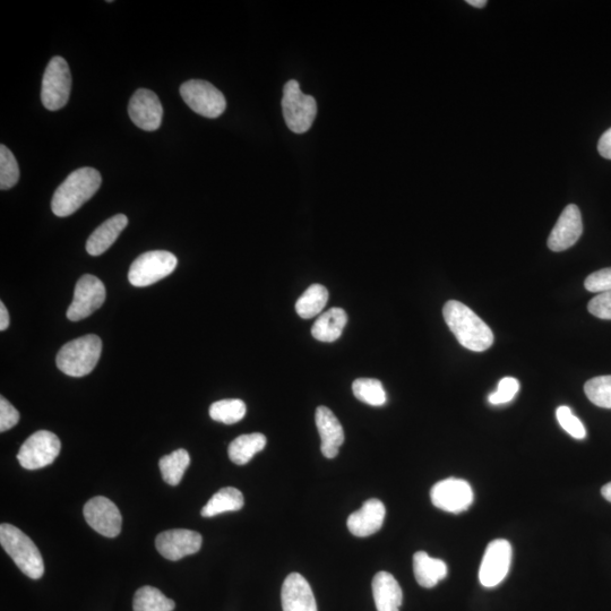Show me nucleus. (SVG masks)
I'll return each instance as SVG.
<instances>
[{
    "label": "nucleus",
    "mask_w": 611,
    "mask_h": 611,
    "mask_svg": "<svg viewBox=\"0 0 611 611\" xmlns=\"http://www.w3.org/2000/svg\"><path fill=\"white\" fill-rule=\"evenodd\" d=\"M283 611H317L311 585L303 575L291 573L282 585Z\"/></svg>",
    "instance_id": "17"
},
{
    "label": "nucleus",
    "mask_w": 611,
    "mask_h": 611,
    "mask_svg": "<svg viewBox=\"0 0 611 611\" xmlns=\"http://www.w3.org/2000/svg\"><path fill=\"white\" fill-rule=\"evenodd\" d=\"M102 352L98 335L89 334L65 344L57 355L60 372L71 377L89 375L96 368Z\"/></svg>",
    "instance_id": "4"
},
{
    "label": "nucleus",
    "mask_w": 611,
    "mask_h": 611,
    "mask_svg": "<svg viewBox=\"0 0 611 611\" xmlns=\"http://www.w3.org/2000/svg\"><path fill=\"white\" fill-rule=\"evenodd\" d=\"M128 114L137 127L154 132L161 126L163 108L156 93L140 89L129 101Z\"/></svg>",
    "instance_id": "15"
},
{
    "label": "nucleus",
    "mask_w": 611,
    "mask_h": 611,
    "mask_svg": "<svg viewBox=\"0 0 611 611\" xmlns=\"http://www.w3.org/2000/svg\"><path fill=\"white\" fill-rule=\"evenodd\" d=\"M189 463H191V456L183 449L163 456L159 461L163 480L170 486L179 485L189 467Z\"/></svg>",
    "instance_id": "26"
},
{
    "label": "nucleus",
    "mask_w": 611,
    "mask_h": 611,
    "mask_svg": "<svg viewBox=\"0 0 611 611\" xmlns=\"http://www.w3.org/2000/svg\"><path fill=\"white\" fill-rule=\"evenodd\" d=\"M584 287L590 292H597V294L611 291V268L590 274L585 279Z\"/></svg>",
    "instance_id": "35"
},
{
    "label": "nucleus",
    "mask_w": 611,
    "mask_h": 611,
    "mask_svg": "<svg viewBox=\"0 0 611 611\" xmlns=\"http://www.w3.org/2000/svg\"><path fill=\"white\" fill-rule=\"evenodd\" d=\"M582 232L583 223L578 206L574 204L567 205L561 217H559L556 226L550 232L548 247L556 253L564 252L578 243Z\"/></svg>",
    "instance_id": "16"
},
{
    "label": "nucleus",
    "mask_w": 611,
    "mask_h": 611,
    "mask_svg": "<svg viewBox=\"0 0 611 611\" xmlns=\"http://www.w3.org/2000/svg\"><path fill=\"white\" fill-rule=\"evenodd\" d=\"M106 287L94 275L86 274L77 281L74 299L67 311V318L79 322L89 317L105 303Z\"/></svg>",
    "instance_id": "10"
},
{
    "label": "nucleus",
    "mask_w": 611,
    "mask_h": 611,
    "mask_svg": "<svg viewBox=\"0 0 611 611\" xmlns=\"http://www.w3.org/2000/svg\"><path fill=\"white\" fill-rule=\"evenodd\" d=\"M348 315L342 308H332L322 314L312 327V335L317 341L331 343L341 338Z\"/></svg>",
    "instance_id": "23"
},
{
    "label": "nucleus",
    "mask_w": 611,
    "mask_h": 611,
    "mask_svg": "<svg viewBox=\"0 0 611 611\" xmlns=\"http://www.w3.org/2000/svg\"><path fill=\"white\" fill-rule=\"evenodd\" d=\"M584 392L597 407L611 409V375L591 378L585 383Z\"/></svg>",
    "instance_id": "31"
},
{
    "label": "nucleus",
    "mask_w": 611,
    "mask_h": 611,
    "mask_svg": "<svg viewBox=\"0 0 611 611\" xmlns=\"http://www.w3.org/2000/svg\"><path fill=\"white\" fill-rule=\"evenodd\" d=\"M519 390L520 383L516 378L504 377L503 380L498 383L497 391L489 395L488 401L490 404H493V406L509 403L515 398Z\"/></svg>",
    "instance_id": "34"
},
{
    "label": "nucleus",
    "mask_w": 611,
    "mask_h": 611,
    "mask_svg": "<svg viewBox=\"0 0 611 611\" xmlns=\"http://www.w3.org/2000/svg\"><path fill=\"white\" fill-rule=\"evenodd\" d=\"M246 404L239 399H228L214 402L210 407V416L218 423L234 425L246 415Z\"/></svg>",
    "instance_id": "30"
},
{
    "label": "nucleus",
    "mask_w": 611,
    "mask_h": 611,
    "mask_svg": "<svg viewBox=\"0 0 611 611\" xmlns=\"http://www.w3.org/2000/svg\"><path fill=\"white\" fill-rule=\"evenodd\" d=\"M556 418L565 432L575 440H584L587 437V429H585L582 421L574 416L570 407H559L556 411Z\"/></svg>",
    "instance_id": "33"
},
{
    "label": "nucleus",
    "mask_w": 611,
    "mask_h": 611,
    "mask_svg": "<svg viewBox=\"0 0 611 611\" xmlns=\"http://www.w3.org/2000/svg\"><path fill=\"white\" fill-rule=\"evenodd\" d=\"M329 301V291L322 285L309 287L297 300L296 311L301 318L309 320L323 312Z\"/></svg>",
    "instance_id": "27"
},
{
    "label": "nucleus",
    "mask_w": 611,
    "mask_h": 611,
    "mask_svg": "<svg viewBox=\"0 0 611 611\" xmlns=\"http://www.w3.org/2000/svg\"><path fill=\"white\" fill-rule=\"evenodd\" d=\"M589 312L600 320L611 321V291L602 292L591 299L588 305Z\"/></svg>",
    "instance_id": "36"
},
{
    "label": "nucleus",
    "mask_w": 611,
    "mask_h": 611,
    "mask_svg": "<svg viewBox=\"0 0 611 611\" xmlns=\"http://www.w3.org/2000/svg\"><path fill=\"white\" fill-rule=\"evenodd\" d=\"M177 257L166 251H152L137 257L128 272V280L137 288L149 287L165 279L177 268Z\"/></svg>",
    "instance_id": "6"
},
{
    "label": "nucleus",
    "mask_w": 611,
    "mask_h": 611,
    "mask_svg": "<svg viewBox=\"0 0 611 611\" xmlns=\"http://www.w3.org/2000/svg\"><path fill=\"white\" fill-rule=\"evenodd\" d=\"M101 183L102 178L98 170L90 167L75 170L57 188L51 209L59 218L70 217L96 195Z\"/></svg>",
    "instance_id": "2"
},
{
    "label": "nucleus",
    "mask_w": 611,
    "mask_h": 611,
    "mask_svg": "<svg viewBox=\"0 0 611 611\" xmlns=\"http://www.w3.org/2000/svg\"><path fill=\"white\" fill-rule=\"evenodd\" d=\"M128 225V219L124 214H117L115 217L103 222L102 225L93 231V234L86 243V251L92 256H99L107 252L113 246L117 238L122 234Z\"/></svg>",
    "instance_id": "20"
},
{
    "label": "nucleus",
    "mask_w": 611,
    "mask_h": 611,
    "mask_svg": "<svg viewBox=\"0 0 611 611\" xmlns=\"http://www.w3.org/2000/svg\"><path fill=\"white\" fill-rule=\"evenodd\" d=\"M180 96L194 113L206 118H218L227 108L223 93L209 82L192 80L180 86Z\"/></svg>",
    "instance_id": "8"
},
{
    "label": "nucleus",
    "mask_w": 611,
    "mask_h": 611,
    "mask_svg": "<svg viewBox=\"0 0 611 611\" xmlns=\"http://www.w3.org/2000/svg\"><path fill=\"white\" fill-rule=\"evenodd\" d=\"M84 518L89 526L107 538H115L122 531L123 518L118 507L107 497L97 496L84 506Z\"/></svg>",
    "instance_id": "13"
},
{
    "label": "nucleus",
    "mask_w": 611,
    "mask_h": 611,
    "mask_svg": "<svg viewBox=\"0 0 611 611\" xmlns=\"http://www.w3.org/2000/svg\"><path fill=\"white\" fill-rule=\"evenodd\" d=\"M443 315L447 326L462 347L483 352L493 346V331L475 312L460 301H447Z\"/></svg>",
    "instance_id": "1"
},
{
    "label": "nucleus",
    "mask_w": 611,
    "mask_h": 611,
    "mask_svg": "<svg viewBox=\"0 0 611 611\" xmlns=\"http://www.w3.org/2000/svg\"><path fill=\"white\" fill-rule=\"evenodd\" d=\"M386 510L380 499L372 498L348 518V529L352 535L365 538L374 535L383 527Z\"/></svg>",
    "instance_id": "18"
},
{
    "label": "nucleus",
    "mask_w": 611,
    "mask_h": 611,
    "mask_svg": "<svg viewBox=\"0 0 611 611\" xmlns=\"http://www.w3.org/2000/svg\"><path fill=\"white\" fill-rule=\"evenodd\" d=\"M447 571V565L442 559L430 557L426 552H418L413 556V572L423 588L436 587L446 578Z\"/></svg>",
    "instance_id": "22"
},
{
    "label": "nucleus",
    "mask_w": 611,
    "mask_h": 611,
    "mask_svg": "<svg viewBox=\"0 0 611 611\" xmlns=\"http://www.w3.org/2000/svg\"><path fill=\"white\" fill-rule=\"evenodd\" d=\"M316 426L320 433L321 451L325 458L334 459L344 442L342 425L334 413L326 407H318L315 415Z\"/></svg>",
    "instance_id": "19"
},
{
    "label": "nucleus",
    "mask_w": 611,
    "mask_h": 611,
    "mask_svg": "<svg viewBox=\"0 0 611 611\" xmlns=\"http://www.w3.org/2000/svg\"><path fill=\"white\" fill-rule=\"evenodd\" d=\"M266 437L261 433L246 434L236 438L229 445V458L238 466H245L254 455L265 449Z\"/></svg>",
    "instance_id": "25"
},
{
    "label": "nucleus",
    "mask_w": 611,
    "mask_h": 611,
    "mask_svg": "<svg viewBox=\"0 0 611 611\" xmlns=\"http://www.w3.org/2000/svg\"><path fill=\"white\" fill-rule=\"evenodd\" d=\"M373 595L377 611H400L403 592L392 574L380 572L375 575Z\"/></svg>",
    "instance_id": "21"
},
{
    "label": "nucleus",
    "mask_w": 611,
    "mask_h": 611,
    "mask_svg": "<svg viewBox=\"0 0 611 611\" xmlns=\"http://www.w3.org/2000/svg\"><path fill=\"white\" fill-rule=\"evenodd\" d=\"M20 179V167L14 154L4 144L0 145V188H13Z\"/></svg>",
    "instance_id": "32"
},
{
    "label": "nucleus",
    "mask_w": 611,
    "mask_h": 611,
    "mask_svg": "<svg viewBox=\"0 0 611 611\" xmlns=\"http://www.w3.org/2000/svg\"><path fill=\"white\" fill-rule=\"evenodd\" d=\"M72 75L70 66L63 57L50 60L42 80L41 100L43 106L56 111L66 106L70 100Z\"/></svg>",
    "instance_id": "7"
},
{
    "label": "nucleus",
    "mask_w": 611,
    "mask_h": 611,
    "mask_svg": "<svg viewBox=\"0 0 611 611\" xmlns=\"http://www.w3.org/2000/svg\"><path fill=\"white\" fill-rule=\"evenodd\" d=\"M513 550L509 541L497 539L488 545L479 570L480 583L485 588L497 587L509 574Z\"/></svg>",
    "instance_id": "11"
},
{
    "label": "nucleus",
    "mask_w": 611,
    "mask_h": 611,
    "mask_svg": "<svg viewBox=\"0 0 611 611\" xmlns=\"http://www.w3.org/2000/svg\"><path fill=\"white\" fill-rule=\"evenodd\" d=\"M8 326H10V314L2 301L0 303V331L7 330Z\"/></svg>",
    "instance_id": "39"
},
{
    "label": "nucleus",
    "mask_w": 611,
    "mask_h": 611,
    "mask_svg": "<svg viewBox=\"0 0 611 611\" xmlns=\"http://www.w3.org/2000/svg\"><path fill=\"white\" fill-rule=\"evenodd\" d=\"M430 498L437 509L447 513L460 514L469 510L473 503V492L468 481L449 478L440 481L430 492Z\"/></svg>",
    "instance_id": "12"
},
{
    "label": "nucleus",
    "mask_w": 611,
    "mask_h": 611,
    "mask_svg": "<svg viewBox=\"0 0 611 611\" xmlns=\"http://www.w3.org/2000/svg\"><path fill=\"white\" fill-rule=\"evenodd\" d=\"M0 545L11 556L22 573L32 580H39L45 573V565L38 547L23 531L3 523L0 526Z\"/></svg>",
    "instance_id": "3"
},
{
    "label": "nucleus",
    "mask_w": 611,
    "mask_h": 611,
    "mask_svg": "<svg viewBox=\"0 0 611 611\" xmlns=\"http://www.w3.org/2000/svg\"><path fill=\"white\" fill-rule=\"evenodd\" d=\"M20 421V413L4 397L0 398V432L5 433Z\"/></svg>",
    "instance_id": "37"
},
{
    "label": "nucleus",
    "mask_w": 611,
    "mask_h": 611,
    "mask_svg": "<svg viewBox=\"0 0 611 611\" xmlns=\"http://www.w3.org/2000/svg\"><path fill=\"white\" fill-rule=\"evenodd\" d=\"M355 397L372 407H382L387 401L383 384L374 378H358L352 384Z\"/></svg>",
    "instance_id": "29"
},
{
    "label": "nucleus",
    "mask_w": 611,
    "mask_h": 611,
    "mask_svg": "<svg viewBox=\"0 0 611 611\" xmlns=\"http://www.w3.org/2000/svg\"><path fill=\"white\" fill-rule=\"evenodd\" d=\"M601 494H602V496H604L606 501L611 503V483H609V484L605 485L604 487H602Z\"/></svg>",
    "instance_id": "40"
},
{
    "label": "nucleus",
    "mask_w": 611,
    "mask_h": 611,
    "mask_svg": "<svg viewBox=\"0 0 611 611\" xmlns=\"http://www.w3.org/2000/svg\"><path fill=\"white\" fill-rule=\"evenodd\" d=\"M467 3L476 8H483L487 5L486 0H468Z\"/></svg>",
    "instance_id": "41"
},
{
    "label": "nucleus",
    "mask_w": 611,
    "mask_h": 611,
    "mask_svg": "<svg viewBox=\"0 0 611 611\" xmlns=\"http://www.w3.org/2000/svg\"><path fill=\"white\" fill-rule=\"evenodd\" d=\"M282 111L290 131L304 134L313 126L317 103L314 97L301 92L298 81L291 80L283 89Z\"/></svg>",
    "instance_id": "5"
},
{
    "label": "nucleus",
    "mask_w": 611,
    "mask_h": 611,
    "mask_svg": "<svg viewBox=\"0 0 611 611\" xmlns=\"http://www.w3.org/2000/svg\"><path fill=\"white\" fill-rule=\"evenodd\" d=\"M203 538L199 532L176 529L161 532L156 540L158 552L169 561L176 562L200 552Z\"/></svg>",
    "instance_id": "14"
},
{
    "label": "nucleus",
    "mask_w": 611,
    "mask_h": 611,
    "mask_svg": "<svg viewBox=\"0 0 611 611\" xmlns=\"http://www.w3.org/2000/svg\"><path fill=\"white\" fill-rule=\"evenodd\" d=\"M175 608V601L167 598L157 588L146 585L135 593L134 611H174Z\"/></svg>",
    "instance_id": "28"
},
{
    "label": "nucleus",
    "mask_w": 611,
    "mask_h": 611,
    "mask_svg": "<svg viewBox=\"0 0 611 611\" xmlns=\"http://www.w3.org/2000/svg\"><path fill=\"white\" fill-rule=\"evenodd\" d=\"M62 449L59 438L48 430H39L31 435L17 453V460L27 470H38L50 466Z\"/></svg>",
    "instance_id": "9"
},
{
    "label": "nucleus",
    "mask_w": 611,
    "mask_h": 611,
    "mask_svg": "<svg viewBox=\"0 0 611 611\" xmlns=\"http://www.w3.org/2000/svg\"><path fill=\"white\" fill-rule=\"evenodd\" d=\"M244 503V495L240 490L234 487L222 488L203 507L202 516L213 518L222 513L237 512L243 509Z\"/></svg>",
    "instance_id": "24"
},
{
    "label": "nucleus",
    "mask_w": 611,
    "mask_h": 611,
    "mask_svg": "<svg viewBox=\"0 0 611 611\" xmlns=\"http://www.w3.org/2000/svg\"><path fill=\"white\" fill-rule=\"evenodd\" d=\"M598 151L602 158L611 160V128L600 137Z\"/></svg>",
    "instance_id": "38"
}]
</instances>
